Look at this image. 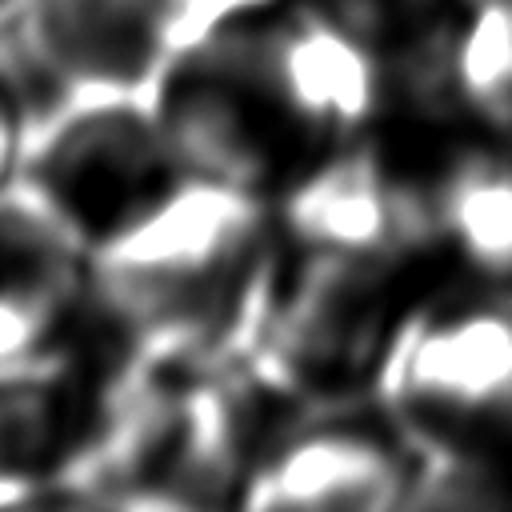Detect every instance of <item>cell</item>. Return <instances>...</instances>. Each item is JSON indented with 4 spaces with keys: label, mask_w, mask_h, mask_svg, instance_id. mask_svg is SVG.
I'll return each instance as SVG.
<instances>
[{
    "label": "cell",
    "mask_w": 512,
    "mask_h": 512,
    "mask_svg": "<svg viewBox=\"0 0 512 512\" xmlns=\"http://www.w3.org/2000/svg\"><path fill=\"white\" fill-rule=\"evenodd\" d=\"M452 268L448 256L280 240L272 296L244 360L296 404L380 396L416 308Z\"/></svg>",
    "instance_id": "3"
},
{
    "label": "cell",
    "mask_w": 512,
    "mask_h": 512,
    "mask_svg": "<svg viewBox=\"0 0 512 512\" xmlns=\"http://www.w3.org/2000/svg\"><path fill=\"white\" fill-rule=\"evenodd\" d=\"M88 264L96 304L152 368L244 360L280 268L276 200L192 172Z\"/></svg>",
    "instance_id": "2"
},
{
    "label": "cell",
    "mask_w": 512,
    "mask_h": 512,
    "mask_svg": "<svg viewBox=\"0 0 512 512\" xmlns=\"http://www.w3.org/2000/svg\"><path fill=\"white\" fill-rule=\"evenodd\" d=\"M456 96L476 128L512 136V0H476L460 44Z\"/></svg>",
    "instance_id": "11"
},
{
    "label": "cell",
    "mask_w": 512,
    "mask_h": 512,
    "mask_svg": "<svg viewBox=\"0 0 512 512\" xmlns=\"http://www.w3.org/2000/svg\"><path fill=\"white\" fill-rule=\"evenodd\" d=\"M12 8H16V0H0V24L12 16Z\"/></svg>",
    "instance_id": "14"
},
{
    "label": "cell",
    "mask_w": 512,
    "mask_h": 512,
    "mask_svg": "<svg viewBox=\"0 0 512 512\" xmlns=\"http://www.w3.org/2000/svg\"><path fill=\"white\" fill-rule=\"evenodd\" d=\"M148 108L188 172L276 200L372 128L384 100L316 0H276L180 44Z\"/></svg>",
    "instance_id": "1"
},
{
    "label": "cell",
    "mask_w": 512,
    "mask_h": 512,
    "mask_svg": "<svg viewBox=\"0 0 512 512\" xmlns=\"http://www.w3.org/2000/svg\"><path fill=\"white\" fill-rule=\"evenodd\" d=\"M476 0H316L380 80L388 116L468 120L456 96L460 44Z\"/></svg>",
    "instance_id": "8"
},
{
    "label": "cell",
    "mask_w": 512,
    "mask_h": 512,
    "mask_svg": "<svg viewBox=\"0 0 512 512\" xmlns=\"http://www.w3.org/2000/svg\"><path fill=\"white\" fill-rule=\"evenodd\" d=\"M436 212L456 268L512 284V136L468 124L444 160Z\"/></svg>",
    "instance_id": "10"
},
{
    "label": "cell",
    "mask_w": 512,
    "mask_h": 512,
    "mask_svg": "<svg viewBox=\"0 0 512 512\" xmlns=\"http://www.w3.org/2000/svg\"><path fill=\"white\" fill-rule=\"evenodd\" d=\"M4 32L52 108L144 96L180 48L176 0H16Z\"/></svg>",
    "instance_id": "7"
},
{
    "label": "cell",
    "mask_w": 512,
    "mask_h": 512,
    "mask_svg": "<svg viewBox=\"0 0 512 512\" xmlns=\"http://www.w3.org/2000/svg\"><path fill=\"white\" fill-rule=\"evenodd\" d=\"M92 264L20 184L0 196V372L48 348L88 304Z\"/></svg>",
    "instance_id": "9"
},
{
    "label": "cell",
    "mask_w": 512,
    "mask_h": 512,
    "mask_svg": "<svg viewBox=\"0 0 512 512\" xmlns=\"http://www.w3.org/2000/svg\"><path fill=\"white\" fill-rule=\"evenodd\" d=\"M48 112H52V100L36 88L32 72L24 68L12 40L4 36L0 44V196L24 184V168Z\"/></svg>",
    "instance_id": "12"
},
{
    "label": "cell",
    "mask_w": 512,
    "mask_h": 512,
    "mask_svg": "<svg viewBox=\"0 0 512 512\" xmlns=\"http://www.w3.org/2000/svg\"><path fill=\"white\" fill-rule=\"evenodd\" d=\"M380 396L424 456L512 464V284L452 268L416 308Z\"/></svg>",
    "instance_id": "4"
},
{
    "label": "cell",
    "mask_w": 512,
    "mask_h": 512,
    "mask_svg": "<svg viewBox=\"0 0 512 512\" xmlns=\"http://www.w3.org/2000/svg\"><path fill=\"white\" fill-rule=\"evenodd\" d=\"M188 176L144 96H68L36 132L24 188L92 260Z\"/></svg>",
    "instance_id": "5"
},
{
    "label": "cell",
    "mask_w": 512,
    "mask_h": 512,
    "mask_svg": "<svg viewBox=\"0 0 512 512\" xmlns=\"http://www.w3.org/2000/svg\"><path fill=\"white\" fill-rule=\"evenodd\" d=\"M424 448L384 396L300 404L244 484L252 512H388L412 508Z\"/></svg>",
    "instance_id": "6"
},
{
    "label": "cell",
    "mask_w": 512,
    "mask_h": 512,
    "mask_svg": "<svg viewBox=\"0 0 512 512\" xmlns=\"http://www.w3.org/2000/svg\"><path fill=\"white\" fill-rule=\"evenodd\" d=\"M264 4H276V0H176V16H180V44L196 40L200 32L240 16V12H252V8H264Z\"/></svg>",
    "instance_id": "13"
}]
</instances>
